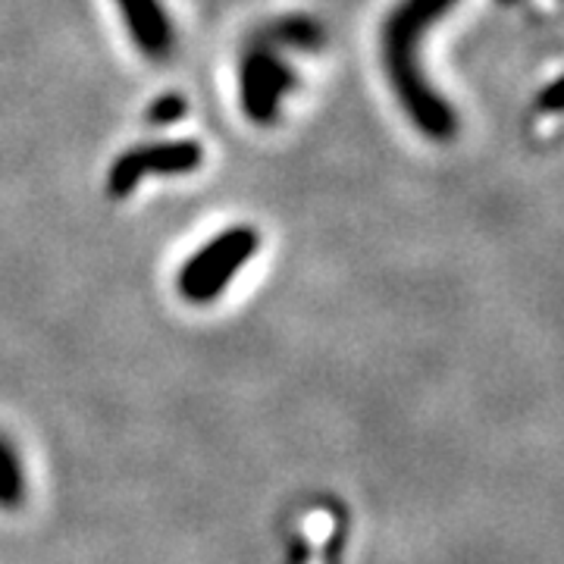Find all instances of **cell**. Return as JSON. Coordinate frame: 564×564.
I'll return each mask as SVG.
<instances>
[{"label":"cell","mask_w":564,"mask_h":564,"mask_svg":"<svg viewBox=\"0 0 564 564\" xmlns=\"http://www.w3.org/2000/svg\"><path fill=\"white\" fill-rule=\"evenodd\" d=\"M455 0H404L402 7L386 20L383 57L386 73L402 98L408 117L421 126L430 139L445 141L455 135L458 122L452 107L430 91V85L417 69V41L430 22H436Z\"/></svg>","instance_id":"1"},{"label":"cell","mask_w":564,"mask_h":564,"mask_svg":"<svg viewBox=\"0 0 564 564\" xmlns=\"http://www.w3.org/2000/svg\"><path fill=\"white\" fill-rule=\"evenodd\" d=\"M258 251V232L248 226H236L229 232H223L217 242L202 248L192 261L185 263L180 273V292L188 302L204 304L214 302L226 289V282L232 280L245 261Z\"/></svg>","instance_id":"2"},{"label":"cell","mask_w":564,"mask_h":564,"mask_svg":"<svg viewBox=\"0 0 564 564\" xmlns=\"http://www.w3.org/2000/svg\"><path fill=\"white\" fill-rule=\"evenodd\" d=\"M202 144L195 141H166V144H144L129 154H122L113 163L110 176H107V192L113 198H126L144 176L163 173V176H176V173H192L202 166Z\"/></svg>","instance_id":"3"},{"label":"cell","mask_w":564,"mask_h":564,"mask_svg":"<svg viewBox=\"0 0 564 564\" xmlns=\"http://www.w3.org/2000/svg\"><path fill=\"white\" fill-rule=\"evenodd\" d=\"M292 85V73L267 47H251L242 63V104L254 122H273L280 98Z\"/></svg>","instance_id":"4"},{"label":"cell","mask_w":564,"mask_h":564,"mask_svg":"<svg viewBox=\"0 0 564 564\" xmlns=\"http://www.w3.org/2000/svg\"><path fill=\"white\" fill-rule=\"evenodd\" d=\"M126 25L148 57H166L173 51V25L158 0H120Z\"/></svg>","instance_id":"5"},{"label":"cell","mask_w":564,"mask_h":564,"mask_svg":"<svg viewBox=\"0 0 564 564\" xmlns=\"http://www.w3.org/2000/svg\"><path fill=\"white\" fill-rule=\"evenodd\" d=\"M22 492H25V484H22L20 458L10 445L0 440V505L3 508L20 505Z\"/></svg>","instance_id":"6"},{"label":"cell","mask_w":564,"mask_h":564,"mask_svg":"<svg viewBox=\"0 0 564 564\" xmlns=\"http://www.w3.org/2000/svg\"><path fill=\"white\" fill-rule=\"evenodd\" d=\"M185 113V98L182 95H163L158 101L151 104L148 110V120L154 126H166V122H176Z\"/></svg>","instance_id":"7"}]
</instances>
